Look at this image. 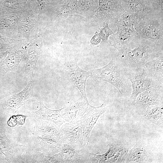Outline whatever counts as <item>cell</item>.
<instances>
[{"label":"cell","mask_w":163,"mask_h":163,"mask_svg":"<svg viewBox=\"0 0 163 163\" xmlns=\"http://www.w3.org/2000/svg\"><path fill=\"white\" fill-rule=\"evenodd\" d=\"M109 24L107 23L103 28H100L98 27L100 31L99 34L103 41H107L109 36L114 34L109 28Z\"/></svg>","instance_id":"f546056e"},{"label":"cell","mask_w":163,"mask_h":163,"mask_svg":"<svg viewBox=\"0 0 163 163\" xmlns=\"http://www.w3.org/2000/svg\"><path fill=\"white\" fill-rule=\"evenodd\" d=\"M64 144L58 153L63 163H90L88 148Z\"/></svg>","instance_id":"8fae6325"},{"label":"cell","mask_w":163,"mask_h":163,"mask_svg":"<svg viewBox=\"0 0 163 163\" xmlns=\"http://www.w3.org/2000/svg\"><path fill=\"white\" fill-rule=\"evenodd\" d=\"M79 16L84 18H94L98 6V0H75Z\"/></svg>","instance_id":"7402d4cb"},{"label":"cell","mask_w":163,"mask_h":163,"mask_svg":"<svg viewBox=\"0 0 163 163\" xmlns=\"http://www.w3.org/2000/svg\"><path fill=\"white\" fill-rule=\"evenodd\" d=\"M27 116L18 115L11 117L8 122V125L12 127L15 126L17 124L23 125Z\"/></svg>","instance_id":"4dcf8cb0"},{"label":"cell","mask_w":163,"mask_h":163,"mask_svg":"<svg viewBox=\"0 0 163 163\" xmlns=\"http://www.w3.org/2000/svg\"><path fill=\"white\" fill-rule=\"evenodd\" d=\"M18 22V18L12 14L0 16V33L8 37L10 31Z\"/></svg>","instance_id":"484cf974"},{"label":"cell","mask_w":163,"mask_h":163,"mask_svg":"<svg viewBox=\"0 0 163 163\" xmlns=\"http://www.w3.org/2000/svg\"><path fill=\"white\" fill-rule=\"evenodd\" d=\"M60 127L48 121L40 120L35 126L34 133L54 137L59 139Z\"/></svg>","instance_id":"44dd1931"},{"label":"cell","mask_w":163,"mask_h":163,"mask_svg":"<svg viewBox=\"0 0 163 163\" xmlns=\"http://www.w3.org/2000/svg\"><path fill=\"white\" fill-rule=\"evenodd\" d=\"M143 116L146 119L159 126H163V106L148 108L145 110Z\"/></svg>","instance_id":"cb8c5ba5"},{"label":"cell","mask_w":163,"mask_h":163,"mask_svg":"<svg viewBox=\"0 0 163 163\" xmlns=\"http://www.w3.org/2000/svg\"><path fill=\"white\" fill-rule=\"evenodd\" d=\"M158 10L163 14V0H150Z\"/></svg>","instance_id":"d6a6232c"},{"label":"cell","mask_w":163,"mask_h":163,"mask_svg":"<svg viewBox=\"0 0 163 163\" xmlns=\"http://www.w3.org/2000/svg\"><path fill=\"white\" fill-rule=\"evenodd\" d=\"M125 11L135 14L142 18L156 14L163 15L150 0H121Z\"/></svg>","instance_id":"9c48e42d"},{"label":"cell","mask_w":163,"mask_h":163,"mask_svg":"<svg viewBox=\"0 0 163 163\" xmlns=\"http://www.w3.org/2000/svg\"><path fill=\"white\" fill-rule=\"evenodd\" d=\"M39 103L40 107L39 110L31 113L30 116L32 117L52 122L59 127L65 122L61 114L62 108L58 110H51L46 107L41 100Z\"/></svg>","instance_id":"2e32d148"},{"label":"cell","mask_w":163,"mask_h":163,"mask_svg":"<svg viewBox=\"0 0 163 163\" xmlns=\"http://www.w3.org/2000/svg\"><path fill=\"white\" fill-rule=\"evenodd\" d=\"M142 18L135 14L125 11L115 21L114 24L117 27H134Z\"/></svg>","instance_id":"d4e9b609"},{"label":"cell","mask_w":163,"mask_h":163,"mask_svg":"<svg viewBox=\"0 0 163 163\" xmlns=\"http://www.w3.org/2000/svg\"><path fill=\"white\" fill-rule=\"evenodd\" d=\"M152 159V153L150 147L144 141L140 140L128 150L124 162H150Z\"/></svg>","instance_id":"7c38bea8"},{"label":"cell","mask_w":163,"mask_h":163,"mask_svg":"<svg viewBox=\"0 0 163 163\" xmlns=\"http://www.w3.org/2000/svg\"><path fill=\"white\" fill-rule=\"evenodd\" d=\"M56 6L59 16L61 18L65 19L70 15H75L74 13L67 3Z\"/></svg>","instance_id":"83f0119b"},{"label":"cell","mask_w":163,"mask_h":163,"mask_svg":"<svg viewBox=\"0 0 163 163\" xmlns=\"http://www.w3.org/2000/svg\"><path fill=\"white\" fill-rule=\"evenodd\" d=\"M63 69L66 78L73 86L78 89L82 97L88 101L85 87L87 80L91 75L90 72L82 69L76 62L73 61L65 62Z\"/></svg>","instance_id":"52a82bcc"},{"label":"cell","mask_w":163,"mask_h":163,"mask_svg":"<svg viewBox=\"0 0 163 163\" xmlns=\"http://www.w3.org/2000/svg\"><path fill=\"white\" fill-rule=\"evenodd\" d=\"M122 73L123 72L120 66L113 57L106 66L91 70L90 76L95 79L108 82L115 87L122 94L120 89L125 90L126 88Z\"/></svg>","instance_id":"277c9868"},{"label":"cell","mask_w":163,"mask_h":163,"mask_svg":"<svg viewBox=\"0 0 163 163\" xmlns=\"http://www.w3.org/2000/svg\"><path fill=\"white\" fill-rule=\"evenodd\" d=\"M8 53V51H5L0 53V68L3 66L5 59Z\"/></svg>","instance_id":"e575fe53"},{"label":"cell","mask_w":163,"mask_h":163,"mask_svg":"<svg viewBox=\"0 0 163 163\" xmlns=\"http://www.w3.org/2000/svg\"><path fill=\"white\" fill-rule=\"evenodd\" d=\"M32 22L30 18H24L20 21L18 24V30L25 34H29L31 30Z\"/></svg>","instance_id":"f1b7e54d"},{"label":"cell","mask_w":163,"mask_h":163,"mask_svg":"<svg viewBox=\"0 0 163 163\" xmlns=\"http://www.w3.org/2000/svg\"><path fill=\"white\" fill-rule=\"evenodd\" d=\"M101 40V39L99 34L96 32L94 35L91 39V42L93 44L97 45L100 43Z\"/></svg>","instance_id":"836d02e7"},{"label":"cell","mask_w":163,"mask_h":163,"mask_svg":"<svg viewBox=\"0 0 163 163\" xmlns=\"http://www.w3.org/2000/svg\"><path fill=\"white\" fill-rule=\"evenodd\" d=\"M125 75L130 81L132 86V91L129 98L132 105H134L136 97L142 92L163 89V83L151 75L144 66L140 74H128Z\"/></svg>","instance_id":"3957f363"},{"label":"cell","mask_w":163,"mask_h":163,"mask_svg":"<svg viewBox=\"0 0 163 163\" xmlns=\"http://www.w3.org/2000/svg\"><path fill=\"white\" fill-rule=\"evenodd\" d=\"M163 89L146 91L138 96L134 105L144 110L151 107L163 106Z\"/></svg>","instance_id":"4fadbf2b"},{"label":"cell","mask_w":163,"mask_h":163,"mask_svg":"<svg viewBox=\"0 0 163 163\" xmlns=\"http://www.w3.org/2000/svg\"><path fill=\"white\" fill-rule=\"evenodd\" d=\"M6 48V47L0 45V53L5 52L4 50Z\"/></svg>","instance_id":"74e56055"},{"label":"cell","mask_w":163,"mask_h":163,"mask_svg":"<svg viewBox=\"0 0 163 163\" xmlns=\"http://www.w3.org/2000/svg\"><path fill=\"white\" fill-rule=\"evenodd\" d=\"M27 48L26 46L24 45L12 48L8 51L3 66L5 72L6 73L10 72L18 66Z\"/></svg>","instance_id":"ffe728a7"},{"label":"cell","mask_w":163,"mask_h":163,"mask_svg":"<svg viewBox=\"0 0 163 163\" xmlns=\"http://www.w3.org/2000/svg\"><path fill=\"white\" fill-rule=\"evenodd\" d=\"M6 36L0 33V45L8 47L11 44L16 42V40Z\"/></svg>","instance_id":"1f68e13d"},{"label":"cell","mask_w":163,"mask_h":163,"mask_svg":"<svg viewBox=\"0 0 163 163\" xmlns=\"http://www.w3.org/2000/svg\"><path fill=\"white\" fill-rule=\"evenodd\" d=\"M99 107L90 105L88 101H86L82 97L66 108L63 107L61 114L65 122L71 123H77Z\"/></svg>","instance_id":"8992f818"},{"label":"cell","mask_w":163,"mask_h":163,"mask_svg":"<svg viewBox=\"0 0 163 163\" xmlns=\"http://www.w3.org/2000/svg\"><path fill=\"white\" fill-rule=\"evenodd\" d=\"M38 139L40 150L44 154L52 156L58 153L63 144L58 138L42 134L34 133Z\"/></svg>","instance_id":"e0dca14e"},{"label":"cell","mask_w":163,"mask_h":163,"mask_svg":"<svg viewBox=\"0 0 163 163\" xmlns=\"http://www.w3.org/2000/svg\"><path fill=\"white\" fill-rule=\"evenodd\" d=\"M26 1L28 2H29V1H30V0H26Z\"/></svg>","instance_id":"f35d334b"},{"label":"cell","mask_w":163,"mask_h":163,"mask_svg":"<svg viewBox=\"0 0 163 163\" xmlns=\"http://www.w3.org/2000/svg\"><path fill=\"white\" fill-rule=\"evenodd\" d=\"M2 138V139H0V149L5 155L8 159H13L17 155L15 147L5 134Z\"/></svg>","instance_id":"4316f807"},{"label":"cell","mask_w":163,"mask_h":163,"mask_svg":"<svg viewBox=\"0 0 163 163\" xmlns=\"http://www.w3.org/2000/svg\"><path fill=\"white\" fill-rule=\"evenodd\" d=\"M144 66L151 75L163 83V55L148 61Z\"/></svg>","instance_id":"603a6c76"},{"label":"cell","mask_w":163,"mask_h":163,"mask_svg":"<svg viewBox=\"0 0 163 163\" xmlns=\"http://www.w3.org/2000/svg\"><path fill=\"white\" fill-rule=\"evenodd\" d=\"M41 7H43L46 4L45 0H37Z\"/></svg>","instance_id":"8d00e7d4"},{"label":"cell","mask_w":163,"mask_h":163,"mask_svg":"<svg viewBox=\"0 0 163 163\" xmlns=\"http://www.w3.org/2000/svg\"><path fill=\"white\" fill-rule=\"evenodd\" d=\"M60 128L59 139L62 143L81 147L85 145L82 126L79 123H63Z\"/></svg>","instance_id":"30bf717a"},{"label":"cell","mask_w":163,"mask_h":163,"mask_svg":"<svg viewBox=\"0 0 163 163\" xmlns=\"http://www.w3.org/2000/svg\"><path fill=\"white\" fill-rule=\"evenodd\" d=\"M109 149L102 155L90 153V163L124 162L128 149L115 141H108Z\"/></svg>","instance_id":"ba28073f"},{"label":"cell","mask_w":163,"mask_h":163,"mask_svg":"<svg viewBox=\"0 0 163 163\" xmlns=\"http://www.w3.org/2000/svg\"><path fill=\"white\" fill-rule=\"evenodd\" d=\"M117 50L113 57L125 75L140 74L147 62L163 55V47L138 35Z\"/></svg>","instance_id":"6da1fadb"},{"label":"cell","mask_w":163,"mask_h":163,"mask_svg":"<svg viewBox=\"0 0 163 163\" xmlns=\"http://www.w3.org/2000/svg\"><path fill=\"white\" fill-rule=\"evenodd\" d=\"M70 0H55L56 5L68 3Z\"/></svg>","instance_id":"d590c367"},{"label":"cell","mask_w":163,"mask_h":163,"mask_svg":"<svg viewBox=\"0 0 163 163\" xmlns=\"http://www.w3.org/2000/svg\"><path fill=\"white\" fill-rule=\"evenodd\" d=\"M107 109L106 105L103 104L96 110L84 117L79 123L82 130L84 142L85 145L89 143L90 135L97 120Z\"/></svg>","instance_id":"5bb4252c"},{"label":"cell","mask_w":163,"mask_h":163,"mask_svg":"<svg viewBox=\"0 0 163 163\" xmlns=\"http://www.w3.org/2000/svg\"><path fill=\"white\" fill-rule=\"evenodd\" d=\"M42 46V41L40 38L35 40L28 46L24 70L26 75L33 76L37 62L41 52Z\"/></svg>","instance_id":"9a60e30c"},{"label":"cell","mask_w":163,"mask_h":163,"mask_svg":"<svg viewBox=\"0 0 163 163\" xmlns=\"http://www.w3.org/2000/svg\"><path fill=\"white\" fill-rule=\"evenodd\" d=\"M134 28L138 36L163 47V15L158 14L142 18Z\"/></svg>","instance_id":"7a4b0ae2"},{"label":"cell","mask_w":163,"mask_h":163,"mask_svg":"<svg viewBox=\"0 0 163 163\" xmlns=\"http://www.w3.org/2000/svg\"><path fill=\"white\" fill-rule=\"evenodd\" d=\"M34 82L32 79L20 92L13 94L7 100V106L11 109H18L31 98L33 94Z\"/></svg>","instance_id":"d6986e66"},{"label":"cell","mask_w":163,"mask_h":163,"mask_svg":"<svg viewBox=\"0 0 163 163\" xmlns=\"http://www.w3.org/2000/svg\"><path fill=\"white\" fill-rule=\"evenodd\" d=\"M117 28V32L111 35L109 39L111 46L117 49L126 45L137 36L136 31L133 27Z\"/></svg>","instance_id":"ac0fdd59"},{"label":"cell","mask_w":163,"mask_h":163,"mask_svg":"<svg viewBox=\"0 0 163 163\" xmlns=\"http://www.w3.org/2000/svg\"><path fill=\"white\" fill-rule=\"evenodd\" d=\"M125 11L122 7L121 0H98V6L94 18L104 24L107 23L114 24Z\"/></svg>","instance_id":"5b68a950"}]
</instances>
